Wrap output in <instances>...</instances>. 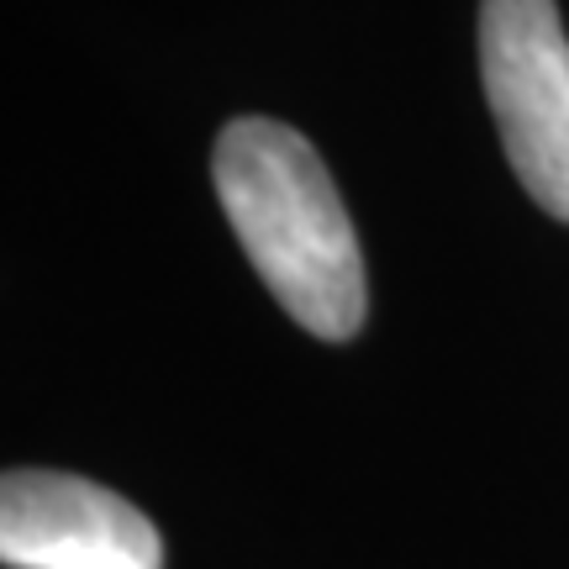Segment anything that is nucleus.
<instances>
[{
    "instance_id": "3",
    "label": "nucleus",
    "mask_w": 569,
    "mask_h": 569,
    "mask_svg": "<svg viewBox=\"0 0 569 569\" xmlns=\"http://www.w3.org/2000/svg\"><path fill=\"white\" fill-rule=\"evenodd\" d=\"M0 559L6 569H163V543L117 490L63 469H11L0 486Z\"/></svg>"
},
{
    "instance_id": "1",
    "label": "nucleus",
    "mask_w": 569,
    "mask_h": 569,
    "mask_svg": "<svg viewBox=\"0 0 569 569\" xmlns=\"http://www.w3.org/2000/svg\"><path fill=\"white\" fill-rule=\"evenodd\" d=\"M211 180L269 296L306 332L353 338L369 311L365 253L317 148L284 122L238 117L217 138Z\"/></svg>"
},
{
    "instance_id": "2",
    "label": "nucleus",
    "mask_w": 569,
    "mask_h": 569,
    "mask_svg": "<svg viewBox=\"0 0 569 569\" xmlns=\"http://www.w3.org/2000/svg\"><path fill=\"white\" fill-rule=\"evenodd\" d=\"M480 84L522 190L569 222V32L553 0H480Z\"/></svg>"
}]
</instances>
